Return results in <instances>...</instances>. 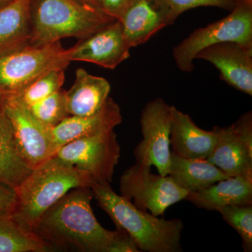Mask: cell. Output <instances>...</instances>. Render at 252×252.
<instances>
[{
	"label": "cell",
	"instance_id": "cell-1",
	"mask_svg": "<svg viewBox=\"0 0 252 252\" xmlns=\"http://www.w3.org/2000/svg\"><path fill=\"white\" fill-rule=\"evenodd\" d=\"M93 198L90 187L69 190L43 215L33 231L54 251L140 252L126 232L111 231L99 223Z\"/></svg>",
	"mask_w": 252,
	"mask_h": 252
},
{
	"label": "cell",
	"instance_id": "cell-2",
	"mask_svg": "<svg viewBox=\"0 0 252 252\" xmlns=\"http://www.w3.org/2000/svg\"><path fill=\"white\" fill-rule=\"evenodd\" d=\"M99 206L112 219L117 230L126 232L140 252H182L183 221L165 220L140 210L112 190L111 185L91 187Z\"/></svg>",
	"mask_w": 252,
	"mask_h": 252
},
{
	"label": "cell",
	"instance_id": "cell-3",
	"mask_svg": "<svg viewBox=\"0 0 252 252\" xmlns=\"http://www.w3.org/2000/svg\"><path fill=\"white\" fill-rule=\"evenodd\" d=\"M93 184L89 176L54 156L33 168L15 189L17 203L12 215L33 231L43 215L69 190Z\"/></svg>",
	"mask_w": 252,
	"mask_h": 252
},
{
	"label": "cell",
	"instance_id": "cell-4",
	"mask_svg": "<svg viewBox=\"0 0 252 252\" xmlns=\"http://www.w3.org/2000/svg\"><path fill=\"white\" fill-rule=\"evenodd\" d=\"M117 20L80 0H32L30 45L83 39Z\"/></svg>",
	"mask_w": 252,
	"mask_h": 252
},
{
	"label": "cell",
	"instance_id": "cell-5",
	"mask_svg": "<svg viewBox=\"0 0 252 252\" xmlns=\"http://www.w3.org/2000/svg\"><path fill=\"white\" fill-rule=\"evenodd\" d=\"M235 42L252 47V0H235L225 17L195 30L173 49V58L182 72H191L201 50L213 44Z\"/></svg>",
	"mask_w": 252,
	"mask_h": 252
},
{
	"label": "cell",
	"instance_id": "cell-6",
	"mask_svg": "<svg viewBox=\"0 0 252 252\" xmlns=\"http://www.w3.org/2000/svg\"><path fill=\"white\" fill-rule=\"evenodd\" d=\"M70 61L61 41L29 45L0 56V94L14 95L45 73L65 69Z\"/></svg>",
	"mask_w": 252,
	"mask_h": 252
},
{
	"label": "cell",
	"instance_id": "cell-7",
	"mask_svg": "<svg viewBox=\"0 0 252 252\" xmlns=\"http://www.w3.org/2000/svg\"><path fill=\"white\" fill-rule=\"evenodd\" d=\"M121 147L114 130L73 140L61 147L55 157L77 167L94 183L111 185L121 157Z\"/></svg>",
	"mask_w": 252,
	"mask_h": 252
},
{
	"label": "cell",
	"instance_id": "cell-8",
	"mask_svg": "<svg viewBox=\"0 0 252 252\" xmlns=\"http://www.w3.org/2000/svg\"><path fill=\"white\" fill-rule=\"evenodd\" d=\"M121 195L154 216L163 215L169 207L185 200L189 192L178 187L170 176L152 173L151 167L137 163L120 178Z\"/></svg>",
	"mask_w": 252,
	"mask_h": 252
},
{
	"label": "cell",
	"instance_id": "cell-9",
	"mask_svg": "<svg viewBox=\"0 0 252 252\" xmlns=\"http://www.w3.org/2000/svg\"><path fill=\"white\" fill-rule=\"evenodd\" d=\"M140 124L142 140L134 151L136 162L155 166L158 174L168 175L172 152V106L160 97L150 101L142 109Z\"/></svg>",
	"mask_w": 252,
	"mask_h": 252
},
{
	"label": "cell",
	"instance_id": "cell-10",
	"mask_svg": "<svg viewBox=\"0 0 252 252\" xmlns=\"http://www.w3.org/2000/svg\"><path fill=\"white\" fill-rule=\"evenodd\" d=\"M215 127L216 143L207 160L228 177H252L251 111L228 127Z\"/></svg>",
	"mask_w": 252,
	"mask_h": 252
},
{
	"label": "cell",
	"instance_id": "cell-11",
	"mask_svg": "<svg viewBox=\"0 0 252 252\" xmlns=\"http://www.w3.org/2000/svg\"><path fill=\"white\" fill-rule=\"evenodd\" d=\"M3 95V94H2ZM6 114L14 129L20 154L32 169L40 165L56 152L51 128L43 126L29 109L12 95H3Z\"/></svg>",
	"mask_w": 252,
	"mask_h": 252
},
{
	"label": "cell",
	"instance_id": "cell-12",
	"mask_svg": "<svg viewBox=\"0 0 252 252\" xmlns=\"http://www.w3.org/2000/svg\"><path fill=\"white\" fill-rule=\"evenodd\" d=\"M130 50L122 24L116 21L80 39L73 47L67 49V54L70 62L83 61L114 69L130 57Z\"/></svg>",
	"mask_w": 252,
	"mask_h": 252
},
{
	"label": "cell",
	"instance_id": "cell-13",
	"mask_svg": "<svg viewBox=\"0 0 252 252\" xmlns=\"http://www.w3.org/2000/svg\"><path fill=\"white\" fill-rule=\"evenodd\" d=\"M195 59L211 63L220 71L222 81L252 95V47L235 42L220 43L201 50Z\"/></svg>",
	"mask_w": 252,
	"mask_h": 252
},
{
	"label": "cell",
	"instance_id": "cell-14",
	"mask_svg": "<svg viewBox=\"0 0 252 252\" xmlns=\"http://www.w3.org/2000/svg\"><path fill=\"white\" fill-rule=\"evenodd\" d=\"M123 121L122 110L117 102L109 97L98 112L90 116H69L51 128L56 152L64 144L83 137L98 135L114 130Z\"/></svg>",
	"mask_w": 252,
	"mask_h": 252
},
{
	"label": "cell",
	"instance_id": "cell-15",
	"mask_svg": "<svg viewBox=\"0 0 252 252\" xmlns=\"http://www.w3.org/2000/svg\"><path fill=\"white\" fill-rule=\"evenodd\" d=\"M217 133L214 127L205 130L199 127L189 114L172 106L170 147L172 152L189 159H207L211 154Z\"/></svg>",
	"mask_w": 252,
	"mask_h": 252
},
{
	"label": "cell",
	"instance_id": "cell-16",
	"mask_svg": "<svg viewBox=\"0 0 252 252\" xmlns=\"http://www.w3.org/2000/svg\"><path fill=\"white\" fill-rule=\"evenodd\" d=\"M198 208L219 212L231 205H252V177H231L186 197Z\"/></svg>",
	"mask_w": 252,
	"mask_h": 252
},
{
	"label": "cell",
	"instance_id": "cell-17",
	"mask_svg": "<svg viewBox=\"0 0 252 252\" xmlns=\"http://www.w3.org/2000/svg\"><path fill=\"white\" fill-rule=\"evenodd\" d=\"M118 21L130 49L147 42L167 26L161 10L153 0H131Z\"/></svg>",
	"mask_w": 252,
	"mask_h": 252
},
{
	"label": "cell",
	"instance_id": "cell-18",
	"mask_svg": "<svg viewBox=\"0 0 252 252\" xmlns=\"http://www.w3.org/2000/svg\"><path fill=\"white\" fill-rule=\"evenodd\" d=\"M110 91V84L107 79L79 68L76 71L74 84L66 91L69 116L84 117L98 112L109 99Z\"/></svg>",
	"mask_w": 252,
	"mask_h": 252
},
{
	"label": "cell",
	"instance_id": "cell-19",
	"mask_svg": "<svg viewBox=\"0 0 252 252\" xmlns=\"http://www.w3.org/2000/svg\"><path fill=\"white\" fill-rule=\"evenodd\" d=\"M32 0H11L0 6V56L30 45Z\"/></svg>",
	"mask_w": 252,
	"mask_h": 252
},
{
	"label": "cell",
	"instance_id": "cell-20",
	"mask_svg": "<svg viewBox=\"0 0 252 252\" xmlns=\"http://www.w3.org/2000/svg\"><path fill=\"white\" fill-rule=\"evenodd\" d=\"M32 170L18 151L4 97L0 94V182L16 189Z\"/></svg>",
	"mask_w": 252,
	"mask_h": 252
},
{
	"label": "cell",
	"instance_id": "cell-21",
	"mask_svg": "<svg viewBox=\"0 0 252 252\" xmlns=\"http://www.w3.org/2000/svg\"><path fill=\"white\" fill-rule=\"evenodd\" d=\"M168 176L189 193L229 177L207 159L186 158L173 152H171Z\"/></svg>",
	"mask_w": 252,
	"mask_h": 252
},
{
	"label": "cell",
	"instance_id": "cell-22",
	"mask_svg": "<svg viewBox=\"0 0 252 252\" xmlns=\"http://www.w3.org/2000/svg\"><path fill=\"white\" fill-rule=\"evenodd\" d=\"M52 248L12 215L0 216V252H48Z\"/></svg>",
	"mask_w": 252,
	"mask_h": 252
},
{
	"label": "cell",
	"instance_id": "cell-23",
	"mask_svg": "<svg viewBox=\"0 0 252 252\" xmlns=\"http://www.w3.org/2000/svg\"><path fill=\"white\" fill-rule=\"evenodd\" d=\"M64 82V69H53L38 77L12 96L20 103L29 107L61 89Z\"/></svg>",
	"mask_w": 252,
	"mask_h": 252
},
{
	"label": "cell",
	"instance_id": "cell-24",
	"mask_svg": "<svg viewBox=\"0 0 252 252\" xmlns=\"http://www.w3.org/2000/svg\"><path fill=\"white\" fill-rule=\"evenodd\" d=\"M30 112L43 126L53 128L69 117L66 91L62 89L49 97L28 107Z\"/></svg>",
	"mask_w": 252,
	"mask_h": 252
},
{
	"label": "cell",
	"instance_id": "cell-25",
	"mask_svg": "<svg viewBox=\"0 0 252 252\" xmlns=\"http://www.w3.org/2000/svg\"><path fill=\"white\" fill-rule=\"evenodd\" d=\"M161 10L167 26H171L181 14L202 6H214L228 11L234 7L235 0H153Z\"/></svg>",
	"mask_w": 252,
	"mask_h": 252
},
{
	"label": "cell",
	"instance_id": "cell-26",
	"mask_svg": "<svg viewBox=\"0 0 252 252\" xmlns=\"http://www.w3.org/2000/svg\"><path fill=\"white\" fill-rule=\"evenodd\" d=\"M223 220L236 230L243 242L244 252L252 251V205H231L219 211Z\"/></svg>",
	"mask_w": 252,
	"mask_h": 252
},
{
	"label": "cell",
	"instance_id": "cell-27",
	"mask_svg": "<svg viewBox=\"0 0 252 252\" xmlns=\"http://www.w3.org/2000/svg\"><path fill=\"white\" fill-rule=\"evenodd\" d=\"M17 203L16 190L0 182V216L12 215Z\"/></svg>",
	"mask_w": 252,
	"mask_h": 252
},
{
	"label": "cell",
	"instance_id": "cell-28",
	"mask_svg": "<svg viewBox=\"0 0 252 252\" xmlns=\"http://www.w3.org/2000/svg\"><path fill=\"white\" fill-rule=\"evenodd\" d=\"M130 1L131 0H97V4L104 13L118 21Z\"/></svg>",
	"mask_w": 252,
	"mask_h": 252
},
{
	"label": "cell",
	"instance_id": "cell-29",
	"mask_svg": "<svg viewBox=\"0 0 252 252\" xmlns=\"http://www.w3.org/2000/svg\"><path fill=\"white\" fill-rule=\"evenodd\" d=\"M82 2L86 3V4L92 5V6H97V0H80Z\"/></svg>",
	"mask_w": 252,
	"mask_h": 252
},
{
	"label": "cell",
	"instance_id": "cell-30",
	"mask_svg": "<svg viewBox=\"0 0 252 252\" xmlns=\"http://www.w3.org/2000/svg\"><path fill=\"white\" fill-rule=\"evenodd\" d=\"M11 0H0V6H3V5L7 4L9 1H11Z\"/></svg>",
	"mask_w": 252,
	"mask_h": 252
}]
</instances>
